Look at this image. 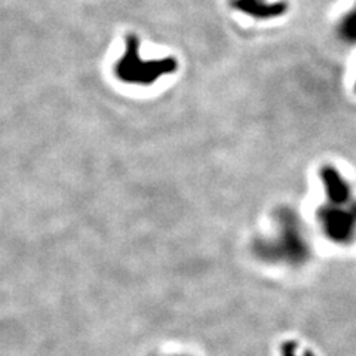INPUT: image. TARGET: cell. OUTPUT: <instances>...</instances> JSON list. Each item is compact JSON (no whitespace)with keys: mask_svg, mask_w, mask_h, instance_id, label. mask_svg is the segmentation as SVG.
<instances>
[{"mask_svg":"<svg viewBox=\"0 0 356 356\" xmlns=\"http://www.w3.org/2000/svg\"><path fill=\"white\" fill-rule=\"evenodd\" d=\"M178 67L174 57H165L159 60H144L140 57V43L136 35L127 38L125 54L116 63L115 72L122 82L129 85L149 86L162 76L172 74Z\"/></svg>","mask_w":356,"mask_h":356,"instance_id":"1","label":"cell"},{"mask_svg":"<svg viewBox=\"0 0 356 356\" xmlns=\"http://www.w3.org/2000/svg\"><path fill=\"white\" fill-rule=\"evenodd\" d=\"M349 202L350 199L330 202V207L319 214L322 227L330 239L336 242H348L356 230V205Z\"/></svg>","mask_w":356,"mask_h":356,"instance_id":"2","label":"cell"},{"mask_svg":"<svg viewBox=\"0 0 356 356\" xmlns=\"http://www.w3.org/2000/svg\"><path fill=\"white\" fill-rule=\"evenodd\" d=\"M232 6L239 13L257 19L277 18L286 13V2H267V0H232Z\"/></svg>","mask_w":356,"mask_h":356,"instance_id":"3","label":"cell"},{"mask_svg":"<svg viewBox=\"0 0 356 356\" xmlns=\"http://www.w3.org/2000/svg\"><path fill=\"white\" fill-rule=\"evenodd\" d=\"M340 38L350 44L356 43V5L349 10L339 26Z\"/></svg>","mask_w":356,"mask_h":356,"instance_id":"4","label":"cell"}]
</instances>
